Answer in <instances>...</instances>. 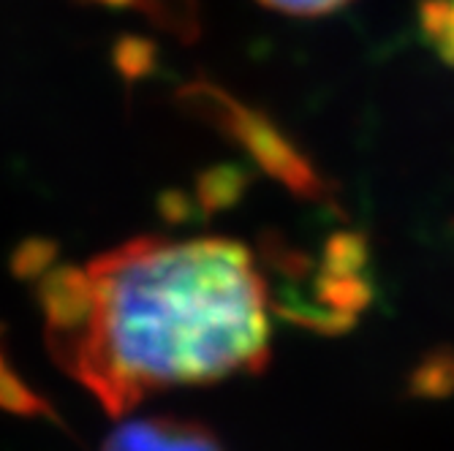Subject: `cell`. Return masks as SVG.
Here are the masks:
<instances>
[{"mask_svg":"<svg viewBox=\"0 0 454 451\" xmlns=\"http://www.w3.org/2000/svg\"><path fill=\"white\" fill-rule=\"evenodd\" d=\"M85 269L90 313L79 330L47 338V348L109 416L163 389L267 364L270 292L242 242L137 237Z\"/></svg>","mask_w":454,"mask_h":451,"instance_id":"cell-1","label":"cell"},{"mask_svg":"<svg viewBox=\"0 0 454 451\" xmlns=\"http://www.w3.org/2000/svg\"><path fill=\"white\" fill-rule=\"evenodd\" d=\"M175 101L188 114L210 122L229 139L239 142L264 172L286 183L292 191L302 196H321V180L313 167L292 142L283 139L275 122L262 112L242 106L210 82H191L177 93Z\"/></svg>","mask_w":454,"mask_h":451,"instance_id":"cell-2","label":"cell"},{"mask_svg":"<svg viewBox=\"0 0 454 451\" xmlns=\"http://www.w3.org/2000/svg\"><path fill=\"white\" fill-rule=\"evenodd\" d=\"M101 451H223L218 435L201 422L180 416H150L120 424Z\"/></svg>","mask_w":454,"mask_h":451,"instance_id":"cell-3","label":"cell"},{"mask_svg":"<svg viewBox=\"0 0 454 451\" xmlns=\"http://www.w3.org/2000/svg\"><path fill=\"white\" fill-rule=\"evenodd\" d=\"M0 411H9L17 416H44L63 427V419L58 416L52 402L33 392L9 364L4 351V326H0Z\"/></svg>","mask_w":454,"mask_h":451,"instance_id":"cell-4","label":"cell"},{"mask_svg":"<svg viewBox=\"0 0 454 451\" xmlns=\"http://www.w3.org/2000/svg\"><path fill=\"white\" fill-rule=\"evenodd\" d=\"M422 25L441 58L454 63V0H427L422 9Z\"/></svg>","mask_w":454,"mask_h":451,"instance_id":"cell-5","label":"cell"},{"mask_svg":"<svg viewBox=\"0 0 454 451\" xmlns=\"http://www.w3.org/2000/svg\"><path fill=\"white\" fill-rule=\"evenodd\" d=\"M55 259H58V245L44 237H33L25 239L14 251L12 272L17 277H44Z\"/></svg>","mask_w":454,"mask_h":451,"instance_id":"cell-6","label":"cell"},{"mask_svg":"<svg viewBox=\"0 0 454 451\" xmlns=\"http://www.w3.org/2000/svg\"><path fill=\"white\" fill-rule=\"evenodd\" d=\"M239 177L231 169H215L207 172L199 180V198H201V207L207 213H215L218 207H226L237 198L239 191Z\"/></svg>","mask_w":454,"mask_h":451,"instance_id":"cell-7","label":"cell"},{"mask_svg":"<svg viewBox=\"0 0 454 451\" xmlns=\"http://www.w3.org/2000/svg\"><path fill=\"white\" fill-rule=\"evenodd\" d=\"M259 4L280 14H292V17H321V14H329L346 6L348 0H259Z\"/></svg>","mask_w":454,"mask_h":451,"instance_id":"cell-8","label":"cell"}]
</instances>
